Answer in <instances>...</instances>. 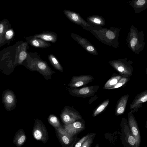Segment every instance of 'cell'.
<instances>
[{
  "instance_id": "obj_13",
  "label": "cell",
  "mask_w": 147,
  "mask_h": 147,
  "mask_svg": "<svg viewBox=\"0 0 147 147\" xmlns=\"http://www.w3.org/2000/svg\"><path fill=\"white\" fill-rule=\"evenodd\" d=\"M59 136L64 144L68 145L71 142L73 136L67 132L62 126L55 128Z\"/></svg>"
},
{
  "instance_id": "obj_19",
  "label": "cell",
  "mask_w": 147,
  "mask_h": 147,
  "mask_svg": "<svg viewBox=\"0 0 147 147\" xmlns=\"http://www.w3.org/2000/svg\"><path fill=\"white\" fill-rule=\"evenodd\" d=\"M30 42L32 46L36 47L43 48L49 46L45 41L39 38H33L30 40Z\"/></svg>"
},
{
  "instance_id": "obj_26",
  "label": "cell",
  "mask_w": 147,
  "mask_h": 147,
  "mask_svg": "<svg viewBox=\"0 0 147 147\" xmlns=\"http://www.w3.org/2000/svg\"><path fill=\"white\" fill-rule=\"evenodd\" d=\"M27 56V54L26 52L24 51H22L19 54V58L20 60L23 61L26 59Z\"/></svg>"
},
{
  "instance_id": "obj_5",
  "label": "cell",
  "mask_w": 147,
  "mask_h": 147,
  "mask_svg": "<svg viewBox=\"0 0 147 147\" xmlns=\"http://www.w3.org/2000/svg\"><path fill=\"white\" fill-rule=\"evenodd\" d=\"M32 134L37 140L45 143L48 140V136L47 129L42 122L38 119H35Z\"/></svg>"
},
{
  "instance_id": "obj_8",
  "label": "cell",
  "mask_w": 147,
  "mask_h": 147,
  "mask_svg": "<svg viewBox=\"0 0 147 147\" xmlns=\"http://www.w3.org/2000/svg\"><path fill=\"white\" fill-rule=\"evenodd\" d=\"M147 101V90H144L135 97L130 105V109L132 113L137 112L142 105Z\"/></svg>"
},
{
  "instance_id": "obj_32",
  "label": "cell",
  "mask_w": 147,
  "mask_h": 147,
  "mask_svg": "<svg viewBox=\"0 0 147 147\" xmlns=\"http://www.w3.org/2000/svg\"><path fill=\"white\" fill-rule=\"evenodd\" d=\"M95 147H99V146L98 145V144H97L96 145V146Z\"/></svg>"
},
{
  "instance_id": "obj_31",
  "label": "cell",
  "mask_w": 147,
  "mask_h": 147,
  "mask_svg": "<svg viewBox=\"0 0 147 147\" xmlns=\"http://www.w3.org/2000/svg\"><path fill=\"white\" fill-rule=\"evenodd\" d=\"M3 27L2 24H0V33H2L3 30Z\"/></svg>"
},
{
  "instance_id": "obj_2",
  "label": "cell",
  "mask_w": 147,
  "mask_h": 147,
  "mask_svg": "<svg viewBox=\"0 0 147 147\" xmlns=\"http://www.w3.org/2000/svg\"><path fill=\"white\" fill-rule=\"evenodd\" d=\"M30 67L33 71H36L46 80L51 79L52 74L55 73L48 66L45 61L37 58L32 60Z\"/></svg>"
},
{
  "instance_id": "obj_9",
  "label": "cell",
  "mask_w": 147,
  "mask_h": 147,
  "mask_svg": "<svg viewBox=\"0 0 147 147\" xmlns=\"http://www.w3.org/2000/svg\"><path fill=\"white\" fill-rule=\"evenodd\" d=\"M79 120L71 124L64 125V128L72 136L82 130L84 127V124Z\"/></svg>"
},
{
  "instance_id": "obj_18",
  "label": "cell",
  "mask_w": 147,
  "mask_h": 147,
  "mask_svg": "<svg viewBox=\"0 0 147 147\" xmlns=\"http://www.w3.org/2000/svg\"><path fill=\"white\" fill-rule=\"evenodd\" d=\"M48 59L51 64L56 70L61 72H63V68L57 58L53 55H49Z\"/></svg>"
},
{
  "instance_id": "obj_28",
  "label": "cell",
  "mask_w": 147,
  "mask_h": 147,
  "mask_svg": "<svg viewBox=\"0 0 147 147\" xmlns=\"http://www.w3.org/2000/svg\"><path fill=\"white\" fill-rule=\"evenodd\" d=\"M13 34V32L11 30L7 31L6 33V37L8 39L11 38Z\"/></svg>"
},
{
  "instance_id": "obj_1",
  "label": "cell",
  "mask_w": 147,
  "mask_h": 147,
  "mask_svg": "<svg viewBox=\"0 0 147 147\" xmlns=\"http://www.w3.org/2000/svg\"><path fill=\"white\" fill-rule=\"evenodd\" d=\"M110 65L122 77L130 78L133 72V67L131 62L126 59H120L110 61Z\"/></svg>"
},
{
  "instance_id": "obj_23",
  "label": "cell",
  "mask_w": 147,
  "mask_h": 147,
  "mask_svg": "<svg viewBox=\"0 0 147 147\" xmlns=\"http://www.w3.org/2000/svg\"><path fill=\"white\" fill-rule=\"evenodd\" d=\"M92 136L88 138L84 141L81 147H90L93 140Z\"/></svg>"
},
{
  "instance_id": "obj_21",
  "label": "cell",
  "mask_w": 147,
  "mask_h": 147,
  "mask_svg": "<svg viewBox=\"0 0 147 147\" xmlns=\"http://www.w3.org/2000/svg\"><path fill=\"white\" fill-rule=\"evenodd\" d=\"M130 79V78L122 77L116 84L109 88L107 90L115 89L123 86L126 84Z\"/></svg>"
},
{
  "instance_id": "obj_14",
  "label": "cell",
  "mask_w": 147,
  "mask_h": 147,
  "mask_svg": "<svg viewBox=\"0 0 147 147\" xmlns=\"http://www.w3.org/2000/svg\"><path fill=\"white\" fill-rule=\"evenodd\" d=\"M34 38H40L45 41L55 42L57 40V36L56 34L49 33H42L37 34L34 36Z\"/></svg>"
},
{
  "instance_id": "obj_20",
  "label": "cell",
  "mask_w": 147,
  "mask_h": 147,
  "mask_svg": "<svg viewBox=\"0 0 147 147\" xmlns=\"http://www.w3.org/2000/svg\"><path fill=\"white\" fill-rule=\"evenodd\" d=\"M48 121L49 123L55 128L62 126L59 119L55 115L52 114L49 115L48 118Z\"/></svg>"
},
{
  "instance_id": "obj_30",
  "label": "cell",
  "mask_w": 147,
  "mask_h": 147,
  "mask_svg": "<svg viewBox=\"0 0 147 147\" xmlns=\"http://www.w3.org/2000/svg\"><path fill=\"white\" fill-rule=\"evenodd\" d=\"M6 100L7 103L9 104L11 103L13 100V97L11 95H8L6 96Z\"/></svg>"
},
{
  "instance_id": "obj_24",
  "label": "cell",
  "mask_w": 147,
  "mask_h": 147,
  "mask_svg": "<svg viewBox=\"0 0 147 147\" xmlns=\"http://www.w3.org/2000/svg\"><path fill=\"white\" fill-rule=\"evenodd\" d=\"M128 141L129 144L132 146H136V140L134 136L131 134L127 136Z\"/></svg>"
},
{
  "instance_id": "obj_27",
  "label": "cell",
  "mask_w": 147,
  "mask_h": 147,
  "mask_svg": "<svg viewBox=\"0 0 147 147\" xmlns=\"http://www.w3.org/2000/svg\"><path fill=\"white\" fill-rule=\"evenodd\" d=\"M146 1L145 0H139L137 1L136 3H135V4H136V6L138 7H142L144 6L146 3Z\"/></svg>"
},
{
  "instance_id": "obj_12",
  "label": "cell",
  "mask_w": 147,
  "mask_h": 147,
  "mask_svg": "<svg viewBox=\"0 0 147 147\" xmlns=\"http://www.w3.org/2000/svg\"><path fill=\"white\" fill-rule=\"evenodd\" d=\"M26 138L24 130L22 129H20L15 133L13 142L17 147H21L25 142Z\"/></svg>"
},
{
  "instance_id": "obj_17",
  "label": "cell",
  "mask_w": 147,
  "mask_h": 147,
  "mask_svg": "<svg viewBox=\"0 0 147 147\" xmlns=\"http://www.w3.org/2000/svg\"><path fill=\"white\" fill-rule=\"evenodd\" d=\"M109 101V99L105 100L97 106L93 111V116H97L103 112L108 105Z\"/></svg>"
},
{
  "instance_id": "obj_16",
  "label": "cell",
  "mask_w": 147,
  "mask_h": 147,
  "mask_svg": "<svg viewBox=\"0 0 147 147\" xmlns=\"http://www.w3.org/2000/svg\"><path fill=\"white\" fill-rule=\"evenodd\" d=\"M132 37H130L129 45L131 48L134 51L138 50L140 47H142L140 43V38L138 37V35H131Z\"/></svg>"
},
{
  "instance_id": "obj_4",
  "label": "cell",
  "mask_w": 147,
  "mask_h": 147,
  "mask_svg": "<svg viewBox=\"0 0 147 147\" xmlns=\"http://www.w3.org/2000/svg\"><path fill=\"white\" fill-rule=\"evenodd\" d=\"M99 88L98 85L85 86L82 88H67L69 94L74 96L86 98L94 95Z\"/></svg>"
},
{
  "instance_id": "obj_10",
  "label": "cell",
  "mask_w": 147,
  "mask_h": 147,
  "mask_svg": "<svg viewBox=\"0 0 147 147\" xmlns=\"http://www.w3.org/2000/svg\"><path fill=\"white\" fill-rule=\"evenodd\" d=\"M63 12L66 17L72 22L78 24H82L85 26L89 25L78 13L71 11L65 9Z\"/></svg>"
},
{
  "instance_id": "obj_7",
  "label": "cell",
  "mask_w": 147,
  "mask_h": 147,
  "mask_svg": "<svg viewBox=\"0 0 147 147\" xmlns=\"http://www.w3.org/2000/svg\"><path fill=\"white\" fill-rule=\"evenodd\" d=\"M128 121L132 135L136 140V147H139L141 142V137L136 121L133 113L130 111L128 114Z\"/></svg>"
},
{
  "instance_id": "obj_6",
  "label": "cell",
  "mask_w": 147,
  "mask_h": 147,
  "mask_svg": "<svg viewBox=\"0 0 147 147\" xmlns=\"http://www.w3.org/2000/svg\"><path fill=\"white\" fill-rule=\"evenodd\" d=\"M94 80L93 77L89 75L74 76L68 86L70 88H78L86 85L92 82Z\"/></svg>"
},
{
  "instance_id": "obj_22",
  "label": "cell",
  "mask_w": 147,
  "mask_h": 147,
  "mask_svg": "<svg viewBox=\"0 0 147 147\" xmlns=\"http://www.w3.org/2000/svg\"><path fill=\"white\" fill-rule=\"evenodd\" d=\"M94 135H87L80 139L75 144L74 147H81L83 143L88 138L93 136Z\"/></svg>"
},
{
  "instance_id": "obj_3",
  "label": "cell",
  "mask_w": 147,
  "mask_h": 147,
  "mask_svg": "<svg viewBox=\"0 0 147 147\" xmlns=\"http://www.w3.org/2000/svg\"><path fill=\"white\" fill-rule=\"evenodd\" d=\"M60 118L64 124H71L82 118L79 112L73 107L65 106L60 115Z\"/></svg>"
},
{
  "instance_id": "obj_25",
  "label": "cell",
  "mask_w": 147,
  "mask_h": 147,
  "mask_svg": "<svg viewBox=\"0 0 147 147\" xmlns=\"http://www.w3.org/2000/svg\"><path fill=\"white\" fill-rule=\"evenodd\" d=\"M89 20L92 21L94 23L97 24H101L102 21L101 19L99 18L98 17L95 18H88Z\"/></svg>"
},
{
  "instance_id": "obj_15",
  "label": "cell",
  "mask_w": 147,
  "mask_h": 147,
  "mask_svg": "<svg viewBox=\"0 0 147 147\" xmlns=\"http://www.w3.org/2000/svg\"><path fill=\"white\" fill-rule=\"evenodd\" d=\"M122 77L118 74L114 73L105 83L103 89H108L116 84Z\"/></svg>"
},
{
  "instance_id": "obj_29",
  "label": "cell",
  "mask_w": 147,
  "mask_h": 147,
  "mask_svg": "<svg viewBox=\"0 0 147 147\" xmlns=\"http://www.w3.org/2000/svg\"><path fill=\"white\" fill-rule=\"evenodd\" d=\"M84 48L87 51L90 53H93L94 51V47L90 44Z\"/></svg>"
},
{
  "instance_id": "obj_11",
  "label": "cell",
  "mask_w": 147,
  "mask_h": 147,
  "mask_svg": "<svg viewBox=\"0 0 147 147\" xmlns=\"http://www.w3.org/2000/svg\"><path fill=\"white\" fill-rule=\"evenodd\" d=\"M129 98V94H127L121 96L119 99L116 106V115H120L125 112Z\"/></svg>"
}]
</instances>
